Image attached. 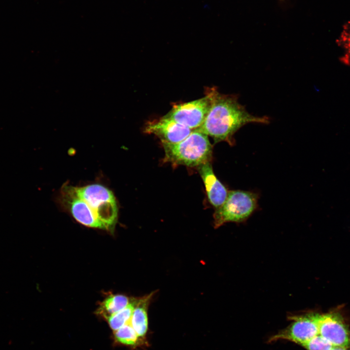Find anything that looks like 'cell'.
I'll use <instances>...</instances> for the list:
<instances>
[{
    "instance_id": "1",
    "label": "cell",
    "mask_w": 350,
    "mask_h": 350,
    "mask_svg": "<svg viewBox=\"0 0 350 350\" xmlns=\"http://www.w3.org/2000/svg\"><path fill=\"white\" fill-rule=\"evenodd\" d=\"M58 202L81 224L90 228L112 230L117 221L116 197L107 187L99 183L83 186L64 184Z\"/></svg>"
},
{
    "instance_id": "2",
    "label": "cell",
    "mask_w": 350,
    "mask_h": 350,
    "mask_svg": "<svg viewBox=\"0 0 350 350\" xmlns=\"http://www.w3.org/2000/svg\"><path fill=\"white\" fill-rule=\"evenodd\" d=\"M210 99L207 116L197 129L213 138L215 143L227 141L230 145L234 142L233 136L242 127L250 123L268 124L267 116H256L249 113L239 103L237 95L221 93L214 87L206 90Z\"/></svg>"
},
{
    "instance_id": "3",
    "label": "cell",
    "mask_w": 350,
    "mask_h": 350,
    "mask_svg": "<svg viewBox=\"0 0 350 350\" xmlns=\"http://www.w3.org/2000/svg\"><path fill=\"white\" fill-rule=\"evenodd\" d=\"M165 152L164 160L175 165L200 166L210 162L212 146L208 136L193 130L185 139L176 143L161 141Z\"/></svg>"
},
{
    "instance_id": "4",
    "label": "cell",
    "mask_w": 350,
    "mask_h": 350,
    "mask_svg": "<svg viewBox=\"0 0 350 350\" xmlns=\"http://www.w3.org/2000/svg\"><path fill=\"white\" fill-rule=\"evenodd\" d=\"M258 195L247 191H231L224 203L214 212V223L216 228L229 222H241L253 213L257 207Z\"/></svg>"
},
{
    "instance_id": "5",
    "label": "cell",
    "mask_w": 350,
    "mask_h": 350,
    "mask_svg": "<svg viewBox=\"0 0 350 350\" xmlns=\"http://www.w3.org/2000/svg\"><path fill=\"white\" fill-rule=\"evenodd\" d=\"M321 315L310 313L291 316V324L270 338V341L287 340L302 346L319 334Z\"/></svg>"
},
{
    "instance_id": "6",
    "label": "cell",
    "mask_w": 350,
    "mask_h": 350,
    "mask_svg": "<svg viewBox=\"0 0 350 350\" xmlns=\"http://www.w3.org/2000/svg\"><path fill=\"white\" fill-rule=\"evenodd\" d=\"M210 106V99L205 97L192 101L175 105L164 117L193 130L203 123Z\"/></svg>"
},
{
    "instance_id": "7",
    "label": "cell",
    "mask_w": 350,
    "mask_h": 350,
    "mask_svg": "<svg viewBox=\"0 0 350 350\" xmlns=\"http://www.w3.org/2000/svg\"><path fill=\"white\" fill-rule=\"evenodd\" d=\"M319 334L334 347H350V330L342 315L337 312L321 315Z\"/></svg>"
},
{
    "instance_id": "8",
    "label": "cell",
    "mask_w": 350,
    "mask_h": 350,
    "mask_svg": "<svg viewBox=\"0 0 350 350\" xmlns=\"http://www.w3.org/2000/svg\"><path fill=\"white\" fill-rule=\"evenodd\" d=\"M193 130L172 120L163 116L158 120L148 122L144 132L158 136L161 141L176 143L187 137Z\"/></svg>"
},
{
    "instance_id": "9",
    "label": "cell",
    "mask_w": 350,
    "mask_h": 350,
    "mask_svg": "<svg viewBox=\"0 0 350 350\" xmlns=\"http://www.w3.org/2000/svg\"><path fill=\"white\" fill-rule=\"evenodd\" d=\"M199 172L205 184L210 202L216 209L225 201L228 192L215 175L210 162L200 165Z\"/></svg>"
},
{
    "instance_id": "10",
    "label": "cell",
    "mask_w": 350,
    "mask_h": 350,
    "mask_svg": "<svg viewBox=\"0 0 350 350\" xmlns=\"http://www.w3.org/2000/svg\"><path fill=\"white\" fill-rule=\"evenodd\" d=\"M153 293L137 299L129 321L139 338H143L148 330L147 308Z\"/></svg>"
},
{
    "instance_id": "11",
    "label": "cell",
    "mask_w": 350,
    "mask_h": 350,
    "mask_svg": "<svg viewBox=\"0 0 350 350\" xmlns=\"http://www.w3.org/2000/svg\"><path fill=\"white\" fill-rule=\"evenodd\" d=\"M129 302V298L124 295L110 296L101 303L97 313L107 319L111 315L125 308Z\"/></svg>"
},
{
    "instance_id": "12",
    "label": "cell",
    "mask_w": 350,
    "mask_h": 350,
    "mask_svg": "<svg viewBox=\"0 0 350 350\" xmlns=\"http://www.w3.org/2000/svg\"><path fill=\"white\" fill-rule=\"evenodd\" d=\"M137 299V298L130 299L129 303L125 308L107 319L112 330L114 331L117 330L130 319L136 304Z\"/></svg>"
},
{
    "instance_id": "13",
    "label": "cell",
    "mask_w": 350,
    "mask_h": 350,
    "mask_svg": "<svg viewBox=\"0 0 350 350\" xmlns=\"http://www.w3.org/2000/svg\"><path fill=\"white\" fill-rule=\"evenodd\" d=\"M117 341L124 345L136 346L140 342V338L129 320L122 327L114 331Z\"/></svg>"
},
{
    "instance_id": "14",
    "label": "cell",
    "mask_w": 350,
    "mask_h": 350,
    "mask_svg": "<svg viewBox=\"0 0 350 350\" xmlns=\"http://www.w3.org/2000/svg\"><path fill=\"white\" fill-rule=\"evenodd\" d=\"M307 350H331L332 344L318 334L302 345Z\"/></svg>"
},
{
    "instance_id": "15",
    "label": "cell",
    "mask_w": 350,
    "mask_h": 350,
    "mask_svg": "<svg viewBox=\"0 0 350 350\" xmlns=\"http://www.w3.org/2000/svg\"><path fill=\"white\" fill-rule=\"evenodd\" d=\"M331 350H348V348L343 347H333Z\"/></svg>"
}]
</instances>
